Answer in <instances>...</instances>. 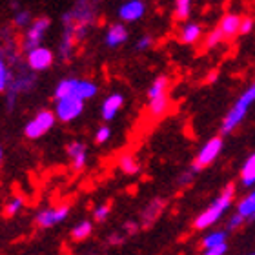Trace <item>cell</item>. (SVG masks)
I'll return each instance as SVG.
<instances>
[{
  "label": "cell",
  "mask_w": 255,
  "mask_h": 255,
  "mask_svg": "<svg viewBox=\"0 0 255 255\" xmlns=\"http://www.w3.org/2000/svg\"><path fill=\"white\" fill-rule=\"evenodd\" d=\"M82 112H84V101L75 99V97L60 99L55 104V117H57V121H60L64 124L77 121L82 115Z\"/></svg>",
  "instance_id": "obj_7"
},
{
  "label": "cell",
  "mask_w": 255,
  "mask_h": 255,
  "mask_svg": "<svg viewBox=\"0 0 255 255\" xmlns=\"http://www.w3.org/2000/svg\"><path fill=\"white\" fill-rule=\"evenodd\" d=\"M234 197H235L234 184L224 186V190L213 199L212 204L195 217V221H193V228L208 230V228H212V226H215V224H217L219 221L226 215V212L230 210L232 202H234Z\"/></svg>",
  "instance_id": "obj_1"
},
{
  "label": "cell",
  "mask_w": 255,
  "mask_h": 255,
  "mask_svg": "<svg viewBox=\"0 0 255 255\" xmlns=\"http://www.w3.org/2000/svg\"><path fill=\"white\" fill-rule=\"evenodd\" d=\"M241 22H243V16L235 15V13H228L224 15L219 22V29L223 33L224 38H234L235 35H239L241 31Z\"/></svg>",
  "instance_id": "obj_16"
},
{
  "label": "cell",
  "mask_w": 255,
  "mask_h": 255,
  "mask_svg": "<svg viewBox=\"0 0 255 255\" xmlns=\"http://www.w3.org/2000/svg\"><path fill=\"white\" fill-rule=\"evenodd\" d=\"M223 40H224V37H223V33H221V29H219V27H215V29H213V31L206 37V42H204V46H206L208 49H212V48H215V46H219Z\"/></svg>",
  "instance_id": "obj_30"
},
{
  "label": "cell",
  "mask_w": 255,
  "mask_h": 255,
  "mask_svg": "<svg viewBox=\"0 0 255 255\" xmlns=\"http://www.w3.org/2000/svg\"><path fill=\"white\" fill-rule=\"evenodd\" d=\"M151 44H153V38L149 37V35H144V37H140L137 40L135 49H137V51H146L148 48H151Z\"/></svg>",
  "instance_id": "obj_34"
},
{
  "label": "cell",
  "mask_w": 255,
  "mask_h": 255,
  "mask_svg": "<svg viewBox=\"0 0 255 255\" xmlns=\"http://www.w3.org/2000/svg\"><path fill=\"white\" fill-rule=\"evenodd\" d=\"M168 88H170V80H168V77H164V75L157 77V79L153 80V84L149 86L148 101H149V99H155V97L168 95Z\"/></svg>",
  "instance_id": "obj_24"
},
{
  "label": "cell",
  "mask_w": 255,
  "mask_h": 255,
  "mask_svg": "<svg viewBox=\"0 0 255 255\" xmlns=\"http://www.w3.org/2000/svg\"><path fill=\"white\" fill-rule=\"evenodd\" d=\"M110 138H112V128L106 126V124H104V126H101L95 131V142L97 144H106Z\"/></svg>",
  "instance_id": "obj_32"
},
{
  "label": "cell",
  "mask_w": 255,
  "mask_h": 255,
  "mask_svg": "<svg viewBox=\"0 0 255 255\" xmlns=\"http://www.w3.org/2000/svg\"><path fill=\"white\" fill-rule=\"evenodd\" d=\"M49 26H51V20L48 16H38V18H33L31 26L27 27L26 35H24V42H22V48L29 51L33 48H38L40 42L44 40L46 33H48Z\"/></svg>",
  "instance_id": "obj_9"
},
{
  "label": "cell",
  "mask_w": 255,
  "mask_h": 255,
  "mask_svg": "<svg viewBox=\"0 0 255 255\" xmlns=\"http://www.w3.org/2000/svg\"><path fill=\"white\" fill-rule=\"evenodd\" d=\"M79 2H82V0H79Z\"/></svg>",
  "instance_id": "obj_42"
},
{
  "label": "cell",
  "mask_w": 255,
  "mask_h": 255,
  "mask_svg": "<svg viewBox=\"0 0 255 255\" xmlns=\"http://www.w3.org/2000/svg\"><path fill=\"white\" fill-rule=\"evenodd\" d=\"M250 255H255V252H254V254H250Z\"/></svg>",
  "instance_id": "obj_41"
},
{
  "label": "cell",
  "mask_w": 255,
  "mask_h": 255,
  "mask_svg": "<svg viewBox=\"0 0 255 255\" xmlns=\"http://www.w3.org/2000/svg\"><path fill=\"white\" fill-rule=\"evenodd\" d=\"M195 173H197V171L193 170V168H190L188 171H184V173H182V175L179 177V184H181V186H184V184H190V182L193 181Z\"/></svg>",
  "instance_id": "obj_38"
},
{
  "label": "cell",
  "mask_w": 255,
  "mask_h": 255,
  "mask_svg": "<svg viewBox=\"0 0 255 255\" xmlns=\"http://www.w3.org/2000/svg\"><path fill=\"white\" fill-rule=\"evenodd\" d=\"M254 102H255V82L245 91V93H243V95L239 97V99H237V102L232 106V110L226 113V117H224V121H223V126H221V131H223V135H228V133H232L235 128L245 121L246 113H248V110L252 108V104H254Z\"/></svg>",
  "instance_id": "obj_4"
},
{
  "label": "cell",
  "mask_w": 255,
  "mask_h": 255,
  "mask_svg": "<svg viewBox=\"0 0 255 255\" xmlns=\"http://www.w3.org/2000/svg\"><path fill=\"white\" fill-rule=\"evenodd\" d=\"M241 184L245 188H255V153H252L248 159L245 160V164L241 168Z\"/></svg>",
  "instance_id": "obj_18"
},
{
  "label": "cell",
  "mask_w": 255,
  "mask_h": 255,
  "mask_svg": "<svg viewBox=\"0 0 255 255\" xmlns=\"http://www.w3.org/2000/svg\"><path fill=\"white\" fill-rule=\"evenodd\" d=\"M226 254H228V243L215 246V248H208V250L202 252V255H226Z\"/></svg>",
  "instance_id": "obj_35"
},
{
  "label": "cell",
  "mask_w": 255,
  "mask_h": 255,
  "mask_svg": "<svg viewBox=\"0 0 255 255\" xmlns=\"http://www.w3.org/2000/svg\"><path fill=\"white\" fill-rule=\"evenodd\" d=\"M123 106H124V95H121V93H112V95H108L101 106L102 121H104V123L113 121V119L119 115V112L123 110Z\"/></svg>",
  "instance_id": "obj_14"
},
{
  "label": "cell",
  "mask_w": 255,
  "mask_h": 255,
  "mask_svg": "<svg viewBox=\"0 0 255 255\" xmlns=\"http://www.w3.org/2000/svg\"><path fill=\"white\" fill-rule=\"evenodd\" d=\"M254 219H255V215H254Z\"/></svg>",
  "instance_id": "obj_43"
},
{
  "label": "cell",
  "mask_w": 255,
  "mask_h": 255,
  "mask_svg": "<svg viewBox=\"0 0 255 255\" xmlns=\"http://www.w3.org/2000/svg\"><path fill=\"white\" fill-rule=\"evenodd\" d=\"M55 55L53 51L46 46H38V48H33L27 51L26 55V62L27 68L33 69V71H46L53 66Z\"/></svg>",
  "instance_id": "obj_11"
},
{
  "label": "cell",
  "mask_w": 255,
  "mask_h": 255,
  "mask_svg": "<svg viewBox=\"0 0 255 255\" xmlns=\"http://www.w3.org/2000/svg\"><path fill=\"white\" fill-rule=\"evenodd\" d=\"M245 221H246L245 217H241L239 213L234 212V213H232V215H230L228 223H226V230H228V232H234V230H239L241 226L245 224Z\"/></svg>",
  "instance_id": "obj_33"
},
{
  "label": "cell",
  "mask_w": 255,
  "mask_h": 255,
  "mask_svg": "<svg viewBox=\"0 0 255 255\" xmlns=\"http://www.w3.org/2000/svg\"><path fill=\"white\" fill-rule=\"evenodd\" d=\"M254 29V18L252 16H245L243 22H241V35H248V33Z\"/></svg>",
  "instance_id": "obj_37"
},
{
  "label": "cell",
  "mask_w": 255,
  "mask_h": 255,
  "mask_svg": "<svg viewBox=\"0 0 255 255\" xmlns=\"http://www.w3.org/2000/svg\"><path fill=\"white\" fill-rule=\"evenodd\" d=\"M223 148H224L223 137H212L210 140H206V142L202 144V148L197 151L195 160H193L191 168L195 171H201L202 168H208V166L213 164V162L217 160V157L221 155Z\"/></svg>",
  "instance_id": "obj_6"
},
{
  "label": "cell",
  "mask_w": 255,
  "mask_h": 255,
  "mask_svg": "<svg viewBox=\"0 0 255 255\" xmlns=\"http://www.w3.org/2000/svg\"><path fill=\"white\" fill-rule=\"evenodd\" d=\"M35 82H37L35 75L27 73V71H26V73H24V71H20L16 77H13L9 90H7V110H13V108H15V104H16V99H18V95L31 90L33 86H35Z\"/></svg>",
  "instance_id": "obj_10"
},
{
  "label": "cell",
  "mask_w": 255,
  "mask_h": 255,
  "mask_svg": "<svg viewBox=\"0 0 255 255\" xmlns=\"http://www.w3.org/2000/svg\"><path fill=\"white\" fill-rule=\"evenodd\" d=\"M68 157L71 160V166H73L75 171H80L84 170L86 164H88V148H86L84 142H80V140H73V142L68 144Z\"/></svg>",
  "instance_id": "obj_13"
},
{
  "label": "cell",
  "mask_w": 255,
  "mask_h": 255,
  "mask_svg": "<svg viewBox=\"0 0 255 255\" xmlns=\"http://www.w3.org/2000/svg\"><path fill=\"white\" fill-rule=\"evenodd\" d=\"M128 37H129V33H128L126 26H123V24H113V26L108 27L104 42H106L108 48H119V46H123L126 42Z\"/></svg>",
  "instance_id": "obj_17"
},
{
  "label": "cell",
  "mask_w": 255,
  "mask_h": 255,
  "mask_svg": "<svg viewBox=\"0 0 255 255\" xmlns=\"http://www.w3.org/2000/svg\"><path fill=\"white\" fill-rule=\"evenodd\" d=\"M69 215V206L68 204H62V206H48V208H42L40 212L35 215V223L37 226L44 230H49V228H55V226H59L62 224Z\"/></svg>",
  "instance_id": "obj_8"
},
{
  "label": "cell",
  "mask_w": 255,
  "mask_h": 255,
  "mask_svg": "<svg viewBox=\"0 0 255 255\" xmlns=\"http://www.w3.org/2000/svg\"><path fill=\"white\" fill-rule=\"evenodd\" d=\"M11 80H13V73L9 71V66L5 64V60L0 55V93L9 90Z\"/></svg>",
  "instance_id": "obj_27"
},
{
  "label": "cell",
  "mask_w": 255,
  "mask_h": 255,
  "mask_svg": "<svg viewBox=\"0 0 255 255\" xmlns=\"http://www.w3.org/2000/svg\"><path fill=\"white\" fill-rule=\"evenodd\" d=\"M201 35H202V27L199 24H195V22H188V24L182 26L179 38H181L182 44H195L201 38Z\"/></svg>",
  "instance_id": "obj_23"
},
{
  "label": "cell",
  "mask_w": 255,
  "mask_h": 255,
  "mask_svg": "<svg viewBox=\"0 0 255 255\" xmlns=\"http://www.w3.org/2000/svg\"><path fill=\"white\" fill-rule=\"evenodd\" d=\"M110 213H112L110 204H101V206H97L95 210H93V219H95L97 223H104V221L110 217Z\"/></svg>",
  "instance_id": "obj_31"
},
{
  "label": "cell",
  "mask_w": 255,
  "mask_h": 255,
  "mask_svg": "<svg viewBox=\"0 0 255 255\" xmlns=\"http://www.w3.org/2000/svg\"><path fill=\"white\" fill-rule=\"evenodd\" d=\"M226 239H228V230H212L208 232L204 237H202V248L208 250V248H215V246L226 245Z\"/></svg>",
  "instance_id": "obj_20"
},
{
  "label": "cell",
  "mask_w": 255,
  "mask_h": 255,
  "mask_svg": "<svg viewBox=\"0 0 255 255\" xmlns=\"http://www.w3.org/2000/svg\"><path fill=\"white\" fill-rule=\"evenodd\" d=\"M95 22H97L95 5L91 4V2H88V0L79 2L73 9H69L68 13H64V16H62L64 27H69V29L73 31L77 42L86 37V33L95 26Z\"/></svg>",
  "instance_id": "obj_2"
},
{
  "label": "cell",
  "mask_w": 255,
  "mask_h": 255,
  "mask_svg": "<svg viewBox=\"0 0 255 255\" xmlns=\"http://www.w3.org/2000/svg\"><path fill=\"white\" fill-rule=\"evenodd\" d=\"M2 159H4V151H2V146H0V162H2Z\"/></svg>",
  "instance_id": "obj_40"
},
{
  "label": "cell",
  "mask_w": 255,
  "mask_h": 255,
  "mask_svg": "<svg viewBox=\"0 0 255 255\" xmlns=\"http://www.w3.org/2000/svg\"><path fill=\"white\" fill-rule=\"evenodd\" d=\"M164 210V201L162 199H153L146 204V208L140 213V226H151V224L160 217V213Z\"/></svg>",
  "instance_id": "obj_15"
},
{
  "label": "cell",
  "mask_w": 255,
  "mask_h": 255,
  "mask_svg": "<svg viewBox=\"0 0 255 255\" xmlns=\"http://www.w3.org/2000/svg\"><path fill=\"white\" fill-rule=\"evenodd\" d=\"M146 13V4L142 0H128L119 7V18L123 22H137Z\"/></svg>",
  "instance_id": "obj_12"
},
{
  "label": "cell",
  "mask_w": 255,
  "mask_h": 255,
  "mask_svg": "<svg viewBox=\"0 0 255 255\" xmlns=\"http://www.w3.org/2000/svg\"><path fill=\"white\" fill-rule=\"evenodd\" d=\"M191 13V0H175V18L186 20Z\"/></svg>",
  "instance_id": "obj_28"
},
{
  "label": "cell",
  "mask_w": 255,
  "mask_h": 255,
  "mask_svg": "<svg viewBox=\"0 0 255 255\" xmlns=\"http://www.w3.org/2000/svg\"><path fill=\"white\" fill-rule=\"evenodd\" d=\"M119 170L126 173V175H137L138 171H140V162L135 155L131 153H123L119 157Z\"/></svg>",
  "instance_id": "obj_21"
},
{
  "label": "cell",
  "mask_w": 255,
  "mask_h": 255,
  "mask_svg": "<svg viewBox=\"0 0 255 255\" xmlns=\"http://www.w3.org/2000/svg\"><path fill=\"white\" fill-rule=\"evenodd\" d=\"M93 234V223L91 221H79L71 228V237L73 241H84Z\"/></svg>",
  "instance_id": "obj_25"
},
{
  "label": "cell",
  "mask_w": 255,
  "mask_h": 255,
  "mask_svg": "<svg viewBox=\"0 0 255 255\" xmlns=\"http://www.w3.org/2000/svg\"><path fill=\"white\" fill-rule=\"evenodd\" d=\"M170 108V97L168 95H160L155 97V99H149L148 101V112L151 117H162Z\"/></svg>",
  "instance_id": "obj_22"
},
{
  "label": "cell",
  "mask_w": 255,
  "mask_h": 255,
  "mask_svg": "<svg viewBox=\"0 0 255 255\" xmlns=\"http://www.w3.org/2000/svg\"><path fill=\"white\" fill-rule=\"evenodd\" d=\"M55 123H57L55 112H51V110H40L35 117L27 121V124L24 126V135L29 140H37V138L44 137L46 133L51 131Z\"/></svg>",
  "instance_id": "obj_5"
},
{
  "label": "cell",
  "mask_w": 255,
  "mask_h": 255,
  "mask_svg": "<svg viewBox=\"0 0 255 255\" xmlns=\"http://www.w3.org/2000/svg\"><path fill=\"white\" fill-rule=\"evenodd\" d=\"M31 13L27 9H20L15 13V18H13V24H15L16 27H29L31 26Z\"/></svg>",
  "instance_id": "obj_29"
},
{
  "label": "cell",
  "mask_w": 255,
  "mask_h": 255,
  "mask_svg": "<svg viewBox=\"0 0 255 255\" xmlns=\"http://www.w3.org/2000/svg\"><path fill=\"white\" fill-rule=\"evenodd\" d=\"M24 197L20 195H15V197H11L9 201L5 202V208H4V212L7 217H15V215H18V213L24 210Z\"/></svg>",
  "instance_id": "obj_26"
},
{
  "label": "cell",
  "mask_w": 255,
  "mask_h": 255,
  "mask_svg": "<svg viewBox=\"0 0 255 255\" xmlns=\"http://www.w3.org/2000/svg\"><path fill=\"white\" fill-rule=\"evenodd\" d=\"M235 212L239 213L241 217L245 219H254L255 215V188H252L250 193L245 195L237 202V210Z\"/></svg>",
  "instance_id": "obj_19"
},
{
  "label": "cell",
  "mask_w": 255,
  "mask_h": 255,
  "mask_svg": "<svg viewBox=\"0 0 255 255\" xmlns=\"http://www.w3.org/2000/svg\"><path fill=\"white\" fill-rule=\"evenodd\" d=\"M91 255H93V254H91Z\"/></svg>",
  "instance_id": "obj_44"
},
{
  "label": "cell",
  "mask_w": 255,
  "mask_h": 255,
  "mask_svg": "<svg viewBox=\"0 0 255 255\" xmlns=\"http://www.w3.org/2000/svg\"><path fill=\"white\" fill-rule=\"evenodd\" d=\"M126 239H128L126 234H112L110 237H108V245L121 246V245H124V241H126Z\"/></svg>",
  "instance_id": "obj_36"
},
{
  "label": "cell",
  "mask_w": 255,
  "mask_h": 255,
  "mask_svg": "<svg viewBox=\"0 0 255 255\" xmlns=\"http://www.w3.org/2000/svg\"><path fill=\"white\" fill-rule=\"evenodd\" d=\"M99 93V86L91 80H82V79H62L57 84L53 91L55 101L60 99H68V97H75L80 101H90Z\"/></svg>",
  "instance_id": "obj_3"
},
{
  "label": "cell",
  "mask_w": 255,
  "mask_h": 255,
  "mask_svg": "<svg viewBox=\"0 0 255 255\" xmlns=\"http://www.w3.org/2000/svg\"><path fill=\"white\" fill-rule=\"evenodd\" d=\"M140 230V224H137L135 221H129V223L124 224V234L126 235H135Z\"/></svg>",
  "instance_id": "obj_39"
}]
</instances>
